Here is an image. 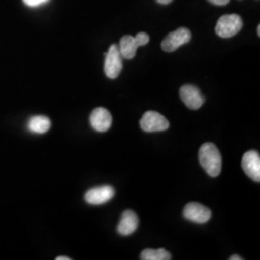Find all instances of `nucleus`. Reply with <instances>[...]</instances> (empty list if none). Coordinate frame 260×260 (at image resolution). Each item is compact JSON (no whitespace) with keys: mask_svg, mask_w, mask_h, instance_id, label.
Masks as SVG:
<instances>
[{"mask_svg":"<svg viewBox=\"0 0 260 260\" xmlns=\"http://www.w3.org/2000/svg\"><path fill=\"white\" fill-rule=\"evenodd\" d=\"M201 166L210 177H218L222 170V156L218 148L212 143H205L199 150Z\"/></svg>","mask_w":260,"mask_h":260,"instance_id":"1","label":"nucleus"},{"mask_svg":"<svg viewBox=\"0 0 260 260\" xmlns=\"http://www.w3.org/2000/svg\"><path fill=\"white\" fill-rule=\"evenodd\" d=\"M243 26L241 17L236 14L222 16L215 28V32L219 37L228 39L236 35Z\"/></svg>","mask_w":260,"mask_h":260,"instance_id":"2","label":"nucleus"},{"mask_svg":"<svg viewBox=\"0 0 260 260\" xmlns=\"http://www.w3.org/2000/svg\"><path fill=\"white\" fill-rule=\"evenodd\" d=\"M149 42V36L145 32H140L135 37L125 35L121 38L119 49L122 58L132 59L136 55L138 47L146 46Z\"/></svg>","mask_w":260,"mask_h":260,"instance_id":"3","label":"nucleus"},{"mask_svg":"<svg viewBox=\"0 0 260 260\" xmlns=\"http://www.w3.org/2000/svg\"><path fill=\"white\" fill-rule=\"evenodd\" d=\"M104 62V73L110 79L117 78L122 70V56H121L119 46L112 45L109 47L108 52L105 54Z\"/></svg>","mask_w":260,"mask_h":260,"instance_id":"4","label":"nucleus"},{"mask_svg":"<svg viewBox=\"0 0 260 260\" xmlns=\"http://www.w3.org/2000/svg\"><path fill=\"white\" fill-rule=\"evenodd\" d=\"M192 34L188 28L180 27L174 32H171L167 37L162 41L161 47L166 52L176 51L177 48L190 42Z\"/></svg>","mask_w":260,"mask_h":260,"instance_id":"5","label":"nucleus"},{"mask_svg":"<svg viewBox=\"0 0 260 260\" xmlns=\"http://www.w3.org/2000/svg\"><path fill=\"white\" fill-rule=\"evenodd\" d=\"M141 128L146 132H160L165 131L169 128L170 123L167 119L159 114L158 112H146L141 121H140Z\"/></svg>","mask_w":260,"mask_h":260,"instance_id":"6","label":"nucleus"},{"mask_svg":"<svg viewBox=\"0 0 260 260\" xmlns=\"http://www.w3.org/2000/svg\"><path fill=\"white\" fill-rule=\"evenodd\" d=\"M183 216L186 220L193 223L203 224L206 223L211 218V210L199 203H189L183 209Z\"/></svg>","mask_w":260,"mask_h":260,"instance_id":"7","label":"nucleus"},{"mask_svg":"<svg viewBox=\"0 0 260 260\" xmlns=\"http://www.w3.org/2000/svg\"><path fill=\"white\" fill-rule=\"evenodd\" d=\"M179 95L186 106L192 110H198L205 103V98L194 85H183L179 90Z\"/></svg>","mask_w":260,"mask_h":260,"instance_id":"8","label":"nucleus"},{"mask_svg":"<svg viewBox=\"0 0 260 260\" xmlns=\"http://www.w3.org/2000/svg\"><path fill=\"white\" fill-rule=\"evenodd\" d=\"M115 196V189L110 185L99 186L90 189L85 194V201L90 205L106 204Z\"/></svg>","mask_w":260,"mask_h":260,"instance_id":"9","label":"nucleus"},{"mask_svg":"<svg viewBox=\"0 0 260 260\" xmlns=\"http://www.w3.org/2000/svg\"><path fill=\"white\" fill-rule=\"evenodd\" d=\"M242 168L253 181H260V155L255 150H250L242 158Z\"/></svg>","mask_w":260,"mask_h":260,"instance_id":"10","label":"nucleus"},{"mask_svg":"<svg viewBox=\"0 0 260 260\" xmlns=\"http://www.w3.org/2000/svg\"><path fill=\"white\" fill-rule=\"evenodd\" d=\"M90 123L93 129L98 132H106L111 127L112 116L107 109L99 107L91 113Z\"/></svg>","mask_w":260,"mask_h":260,"instance_id":"11","label":"nucleus"},{"mask_svg":"<svg viewBox=\"0 0 260 260\" xmlns=\"http://www.w3.org/2000/svg\"><path fill=\"white\" fill-rule=\"evenodd\" d=\"M139 225V219L134 211L127 209L121 214V221L118 224L117 231L121 235L126 236L134 233Z\"/></svg>","mask_w":260,"mask_h":260,"instance_id":"12","label":"nucleus"},{"mask_svg":"<svg viewBox=\"0 0 260 260\" xmlns=\"http://www.w3.org/2000/svg\"><path fill=\"white\" fill-rule=\"evenodd\" d=\"M51 121L46 116H34L29 119L28 129L36 134H44L50 129Z\"/></svg>","mask_w":260,"mask_h":260,"instance_id":"13","label":"nucleus"},{"mask_svg":"<svg viewBox=\"0 0 260 260\" xmlns=\"http://www.w3.org/2000/svg\"><path fill=\"white\" fill-rule=\"evenodd\" d=\"M140 258L142 260H170L172 259V254L163 248L157 250L146 249L141 252Z\"/></svg>","mask_w":260,"mask_h":260,"instance_id":"14","label":"nucleus"},{"mask_svg":"<svg viewBox=\"0 0 260 260\" xmlns=\"http://www.w3.org/2000/svg\"><path fill=\"white\" fill-rule=\"evenodd\" d=\"M23 3L28 6V7H38V6H41L45 3L48 2L49 0H22Z\"/></svg>","mask_w":260,"mask_h":260,"instance_id":"15","label":"nucleus"},{"mask_svg":"<svg viewBox=\"0 0 260 260\" xmlns=\"http://www.w3.org/2000/svg\"><path fill=\"white\" fill-rule=\"evenodd\" d=\"M209 2H211L214 5H218V6H223V5H226L230 0H208Z\"/></svg>","mask_w":260,"mask_h":260,"instance_id":"16","label":"nucleus"},{"mask_svg":"<svg viewBox=\"0 0 260 260\" xmlns=\"http://www.w3.org/2000/svg\"><path fill=\"white\" fill-rule=\"evenodd\" d=\"M158 3L160 4H163V5H166V4H170L171 2H173L174 0H156Z\"/></svg>","mask_w":260,"mask_h":260,"instance_id":"17","label":"nucleus"},{"mask_svg":"<svg viewBox=\"0 0 260 260\" xmlns=\"http://www.w3.org/2000/svg\"><path fill=\"white\" fill-rule=\"evenodd\" d=\"M230 260H243L241 256H239V255H236V254H234V255H232L231 257H230Z\"/></svg>","mask_w":260,"mask_h":260,"instance_id":"18","label":"nucleus"},{"mask_svg":"<svg viewBox=\"0 0 260 260\" xmlns=\"http://www.w3.org/2000/svg\"><path fill=\"white\" fill-rule=\"evenodd\" d=\"M56 260H71V258L67 257V256H58V257H56Z\"/></svg>","mask_w":260,"mask_h":260,"instance_id":"19","label":"nucleus"},{"mask_svg":"<svg viewBox=\"0 0 260 260\" xmlns=\"http://www.w3.org/2000/svg\"><path fill=\"white\" fill-rule=\"evenodd\" d=\"M257 35H258V36H260V25H258V26H257Z\"/></svg>","mask_w":260,"mask_h":260,"instance_id":"20","label":"nucleus"}]
</instances>
